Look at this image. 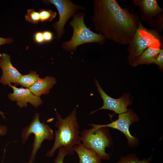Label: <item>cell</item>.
Returning a JSON list of instances; mask_svg holds the SVG:
<instances>
[{
  "instance_id": "cell-1",
  "label": "cell",
  "mask_w": 163,
  "mask_h": 163,
  "mask_svg": "<svg viewBox=\"0 0 163 163\" xmlns=\"http://www.w3.org/2000/svg\"><path fill=\"white\" fill-rule=\"evenodd\" d=\"M92 21L97 34L122 45L132 40L141 21L137 13L120 6L115 0H94Z\"/></svg>"
},
{
  "instance_id": "cell-2",
  "label": "cell",
  "mask_w": 163,
  "mask_h": 163,
  "mask_svg": "<svg viewBox=\"0 0 163 163\" xmlns=\"http://www.w3.org/2000/svg\"><path fill=\"white\" fill-rule=\"evenodd\" d=\"M77 108L64 118L55 110L57 120L55 126L57 129L55 131L53 146L46 154L47 157H52L56 150L61 147L74 152L72 150L73 147L81 143L79 127L76 115Z\"/></svg>"
},
{
  "instance_id": "cell-3",
  "label": "cell",
  "mask_w": 163,
  "mask_h": 163,
  "mask_svg": "<svg viewBox=\"0 0 163 163\" xmlns=\"http://www.w3.org/2000/svg\"><path fill=\"white\" fill-rule=\"evenodd\" d=\"M85 14L76 12L72 17L69 24L73 29V33L69 41L62 43V46L64 50L73 51L83 44L97 43L103 45L105 42L106 40L102 35L94 32L86 27L84 20Z\"/></svg>"
},
{
  "instance_id": "cell-4",
  "label": "cell",
  "mask_w": 163,
  "mask_h": 163,
  "mask_svg": "<svg viewBox=\"0 0 163 163\" xmlns=\"http://www.w3.org/2000/svg\"><path fill=\"white\" fill-rule=\"evenodd\" d=\"M152 32L143 26L140 21L138 28L127 49L128 53L127 61L131 66L148 47L160 48V41Z\"/></svg>"
},
{
  "instance_id": "cell-5",
  "label": "cell",
  "mask_w": 163,
  "mask_h": 163,
  "mask_svg": "<svg viewBox=\"0 0 163 163\" xmlns=\"http://www.w3.org/2000/svg\"><path fill=\"white\" fill-rule=\"evenodd\" d=\"M32 133L34 135V139L31 155L27 163L33 162L36 152L44 140H51L53 139V130L44 122L40 121L39 114L37 113L35 114L30 125L22 129L21 137L23 144Z\"/></svg>"
},
{
  "instance_id": "cell-6",
  "label": "cell",
  "mask_w": 163,
  "mask_h": 163,
  "mask_svg": "<svg viewBox=\"0 0 163 163\" xmlns=\"http://www.w3.org/2000/svg\"><path fill=\"white\" fill-rule=\"evenodd\" d=\"M103 128L84 129L81 133L80 140L84 146L94 152L101 159L108 160L110 155L105 149L109 146L110 141Z\"/></svg>"
},
{
  "instance_id": "cell-7",
  "label": "cell",
  "mask_w": 163,
  "mask_h": 163,
  "mask_svg": "<svg viewBox=\"0 0 163 163\" xmlns=\"http://www.w3.org/2000/svg\"><path fill=\"white\" fill-rule=\"evenodd\" d=\"M43 1L47 4L54 5L58 10L59 19L58 21L53 23V27L59 40L65 33L64 27L69 20L73 16L77 10L84 9L83 7L75 5L69 0H48Z\"/></svg>"
},
{
  "instance_id": "cell-8",
  "label": "cell",
  "mask_w": 163,
  "mask_h": 163,
  "mask_svg": "<svg viewBox=\"0 0 163 163\" xmlns=\"http://www.w3.org/2000/svg\"><path fill=\"white\" fill-rule=\"evenodd\" d=\"M138 117L131 109L125 113L119 114L118 119L112 122L105 125L91 124L92 128L97 129L103 127H110L120 130L124 134L128 142L130 145L135 144L137 142L136 138L132 136L129 131V126L138 121Z\"/></svg>"
},
{
  "instance_id": "cell-9",
  "label": "cell",
  "mask_w": 163,
  "mask_h": 163,
  "mask_svg": "<svg viewBox=\"0 0 163 163\" xmlns=\"http://www.w3.org/2000/svg\"><path fill=\"white\" fill-rule=\"evenodd\" d=\"M94 82L97 89L103 101V106L99 109L93 111L90 114L102 109H106L114 111L115 113L119 114L127 112V107L131 104L130 94L129 93L124 94L118 98H114L108 95L103 90L98 81L95 79Z\"/></svg>"
},
{
  "instance_id": "cell-10",
  "label": "cell",
  "mask_w": 163,
  "mask_h": 163,
  "mask_svg": "<svg viewBox=\"0 0 163 163\" xmlns=\"http://www.w3.org/2000/svg\"><path fill=\"white\" fill-rule=\"evenodd\" d=\"M13 90V92L9 93L8 97L12 101L16 102L17 105L20 108L26 107L29 103L35 108L41 105L43 101L40 96L34 94L29 88H18L11 84L8 85Z\"/></svg>"
},
{
  "instance_id": "cell-11",
  "label": "cell",
  "mask_w": 163,
  "mask_h": 163,
  "mask_svg": "<svg viewBox=\"0 0 163 163\" xmlns=\"http://www.w3.org/2000/svg\"><path fill=\"white\" fill-rule=\"evenodd\" d=\"M0 67L2 71L0 83L3 85L11 83L18 85V81L22 74L12 65L9 55L5 53L0 54Z\"/></svg>"
},
{
  "instance_id": "cell-12",
  "label": "cell",
  "mask_w": 163,
  "mask_h": 163,
  "mask_svg": "<svg viewBox=\"0 0 163 163\" xmlns=\"http://www.w3.org/2000/svg\"><path fill=\"white\" fill-rule=\"evenodd\" d=\"M133 4L135 6H138L141 10L140 17L142 20L149 24L163 11L156 0H134Z\"/></svg>"
},
{
  "instance_id": "cell-13",
  "label": "cell",
  "mask_w": 163,
  "mask_h": 163,
  "mask_svg": "<svg viewBox=\"0 0 163 163\" xmlns=\"http://www.w3.org/2000/svg\"><path fill=\"white\" fill-rule=\"evenodd\" d=\"M56 83L55 78L47 76L44 78H40L29 89L34 94L40 96L48 94L50 90Z\"/></svg>"
},
{
  "instance_id": "cell-14",
  "label": "cell",
  "mask_w": 163,
  "mask_h": 163,
  "mask_svg": "<svg viewBox=\"0 0 163 163\" xmlns=\"http://www.w3.org/2000/svg\"><path fill=\"white\" fill-rule=\"evenodd\" d=\"M72 150L77 154L79 163H101V159L93 151L84 146L81 143L73 147Z\"/></svg>"
},
{
  "instance_id": "cell-15",
  "label": "cell",
  "mask_w": 163,
  "mask_h": 163,
  "mask_svg": "<svg viewBox=\"0 0 163 163\" xmlns=\"http://www.w3.org/2000/svg\"><path fill=\"white\" fill-rule=\"evenodd\" d=\"M160 48L152 47H148L137 59L132 66L136 67L140 65H150L153 63L158 55Z\"/></svg>"
},
{
  "instance_id": "cell-16",
  "label": "cell",
  "mask_w": 163,
  "mask_h": 163,
  "mask_svg": "<svg viewBox=\"0 0 163 163\" xmlns=\"http://www.w3.org/2000/svg\"><path fill=\"white\" fill-rule=\"evenodd\" d=\"M40 78L35 71H31L28 74L21 75L18 80V83L22 87L29 88Z\"/></svg>"
},
{
  "instance_id": "cell-17",
  "label": "cell",
  "mask_w": 163,
  "mask_h": 163,
  "mask_svg": "<svg viewBox=\"0 0 163 163\" xmlns=\"http://www.w3.org/2000/svg\"><path fill=\"white\" fill-rule=\"evenodd\" d=\"M152 160L151 156L147 159L140 160L136 155L130 154L121 157L117 163H151Z\"/></svg>"
},
{
  "instance_id": "cell-18",
  "label": "cell",
  "mask_w": 163,
  "mask_h": 163,
  "mask_svg": "<svg viewBox=\"0 0 163 163\" xmlns=\"http://www.w3.org/2000/svg\"><path fill=\"white\" fill-rule=\"evenodd\" d=\"M40 21L41 22L51 21L56 16L57 13L51 10L42 9L39 12Z\"/></svg>"
},
{
  "instance_id": "cell-19",
  "label": "cell",
  "mask_w": 163,
  "mask_h": 163,
  "mask_svg": "<svg viewBox=\"0 0 163 163\" xmlns=\"http://www.w3.org/2000/svg\"><path fill=\"white\" fill-rule=\"evenodd\" d=\"M149 24L152 28L153 31L158 33L161 31L163 28L162 14L161 13L156 16Z\"/></svg>"
},
{
  "instance_id": "cell-20",
  "label": "cell",
  "mask_w": 163,
  "mask_h": 163,
  "mask_svg": "<svg viewBox=\"0 0 163 163\" xmlns=\"http://www.w3.org/2000/svg\"><path fill=\"white\" fill-rule=\"evenodd\" d=\"M25 18L26 21L33 24H37L40 21L39 12H37L32 9L27 10Z\"/></svg>"
},
{
  "instance_id": "cell-21",
  "label": "cell",
  "mask_w": 163,
  "mask_h": 163,
  "mask_svg": "<svg viewBox=\"0 0 163 163\" xmlns=\"http://www.w3.org/2000/svg\"><path fill=\"white\" fill-rule=\"evenodd\" d=\"M58 149L59 152L54 160V163H63L64 158L66 155H72L74 153V152L68 150L63 147H61Z\"/></svg>"
},
{
  "instance_id": "cell-22",
  "label": "cell",
  "mask_w": 163,
  "mask_h": 163,
  "mask_svg": "<svg viewBox=\"0 0 163 163\" xmlns=\"http://www.w3.org/2000/svg\"><path fill=\"white\" fill-rule=\"evenodd\" d=\"M153 64L158 66L159 69L161 71L163 69V50L161 49L160 52L156 59L154 61Z\"/></svg>"
},
{
  "instance_id": "cell-23",
  "label": "cell",
  "mask_w": 163,
  "mask_h": 163,
  "mask_svg": "<svg viewBox=\"0 0 163 163\" xmlns=\"http://www.w3.org/2000/svg\"><path fill=\"white\" fill-rule=\"evenodd\" d=\"M34 38L35 41L38 43H42L44 41L43 32H36L34 34Z\"/></svg>"
},
{
  "instance_id": "cell-24",
  "label": "cell",
  "mask_w": 163,
  "mask_h": 163,
  "mask_svg": "<svg viewBox=\"0 0 163 163\" xmlns=\"http://www.w3.org/2000/svg\"><path fill=\"white\" fill-rule=\"evenodd\" d=\"M44 41L49 42L53 38V34L50 31H45L43 32Z\"/></svg>"
},
{
  "instance_id": "cell-25",
  "label": "cell",
  "mask_w": 163,
  "mask_h": 163,
  "mask_svg": "<svg viewBox=\"0 0 163 163\" xmlns=\"http://www.w3.org/2000/svg\"><path fill=\"white\" fill-rule=\"evenodd\" d=\"M13 41V39L11 37L3 38L0 37V46L4 44L10 43Z\"/></svg>"
},
{
  "instance_id": "cell-26",
  "label": "cell",
  "mask_w": 163,
  "mask_h": 163,
  "mask_svg": "<svg viewBox=\"0 0 163 163\" xmlns=\"http://www.w3.org/2000/svg\"><path fill=\"white\" fill-rule=\"evenodd\" d=\"M8 128L6 126L0 125V136L5 135L7 132Z\"/></svg>"
},
{
  "instance_id": "cell-27",
  "label": "cell",
  "mask_w": 163,
  "mask_h": 163,
  "mask_svg": "<svg viewBox=\"0 0 163 163\" xmlns=\"http://www.w3.org/2000/svg\"><path fill=\"white\" fill-rule=\"evenodd\" d=\"M5 113H3V112H2L1 111H0V114L2 117L3 119H6V118L5 117V116L4 115Z\"/></svg>"
},
{
  "instance_id": "cell-28",
  "label": "cell",
  "mask_w": 163,
  "mask_h": 163,
  "mask_svg": "<svg viewBox=\"0 0 163 163\" xmlns=\"http://www.w3.org/2000/svg\"><path fill=\"white\" fill-rule=\"evenodd\" d=\"M2 163H3V162H2Z\"/></svg>"
}]
</instances>
